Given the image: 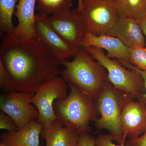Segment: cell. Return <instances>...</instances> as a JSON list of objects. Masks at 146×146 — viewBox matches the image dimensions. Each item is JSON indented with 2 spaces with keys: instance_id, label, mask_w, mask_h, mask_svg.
I'll return each instance as SVG.
<instances>
[{
  "instance_id": "6da1fadb",
  "label": "cell",
  "mask_w": 146,
  "mask_h": 146,
  "mask_svg": "<svg viewBox=\"0 0 146 146\" xmlns=\"http://www.w3.org/2000/svg\"><path fill=\"white\" fill-rule=\"evenodd\" d=\"M1 39L0 61L16 91L35 93L43 84L61 75L60 60L38 37L21 39L7 33Z\"/></svg>"
},
{
  "instance_id": "7a4b0ae2",
  "label": "cell",
  "mask_w": 146,
  "mask_h": 146,
  "mask_svg": "<svg viewBox=\"0 0 146 146\" xmlns=\"http://www.w3.org/2000/svg\"><path fill=\"white\" fill-rule=\"evenodd\" d=\"M60 61L65 67L61 75L67 83L93 98H96L109 82L104 67L82 47L72 61Z\"/></svg>"
},
{
  "instance_id": "3957f363",
  "label": "cell",
  "mask_w": 146,
  "mask_h": 146,
  "mask_svg": "<svg viewBox=\"0 0 146 146\" xmlns=\"http://www.w3.org/2000/svg\"><path fill=\"white\" fill-rule=\"evenodd\" d=\"M70 92L65 99L56 100L54 109L63 126L76 129L80 135L89 134L90 123L99 115L95 100L77 87L68 83Z\"/></svg>"
},
{
  "instance_id": "277c9868",
  "label": "cell",
  "mask_w": 146,
  "mask_h": 146,
  "mask_svg": "<svg viewBox=\"0 0 146 146\" xmlns=\"http://www.w3.org/2000/svg\"><path fill=\"white\" fill-rule=\"evenodd\" d=\"M135 98L125 91L115 89L110 82L94 99L100 115L95 121L98 131H109L114 141L120 145L126 139V133H123L121 125L122 112L128 103Z\"/></svg>"
},
{
  "instance_id": "5b68a950",
  "label": "cell",
  "mask_w": 146,
  "mask_h": 146,
  "mask_svg": "<svg viewBox=\"0 0 146 146\" xmlns=\"http://www.w3.org/2000/svg\"><path fill=\"white\" fill-rule=\"evenodd\" d=\"M82 48L104 67L108 80L115 89L127 92L138 99L145 93L143 79L138 71L126 69L118 60L108 57L102 49L94 46Z\"/></svg>"
},
{
  "instance_id": "8992f818",
  "label": "cell",
  "mask_w": 146,
  "mask_h": 146,
  "mask_svg": "<svg viewBox=\"0 0 146 146\" xmlns=\"http://www.w3.org/2000/svg\"><path fill=\"white\" fill-rule=\"evenodd\" d=\"M80 13L86 33L106 34L119 17L115 0H82Z\"/></svg>"
},
{
  "instance_id": "52a82bcc",
  "label": "cell",
  "mask_w": 146,
  "mask_h": 146,
  "mask_svg": "<svg viewBox=\"0 0 146 146\" xmlns=\"http://www.w3.org/2000/svg\"><path fill=\"white\" fill-rule=\"evenodd\" d=\"M67 81L63 77H56L40 86L32 98V103L38 111L36 121L46 127L58 119L54 109L56 100L65 99L68 96Z\"/></svg>"
},
{
  "instance_id": "ba28073f",
  "label": "cell",
  "mask_w": 146,
  "mask_h": 146,
  "mask_svg": "<svg viewBox=\"0 0 146 146\" xmlns=\"http://www.w3.org/2000/svg\"><path fill=\"white\" fill-rule=\"evenodd\" d=\"M35 93L16 91L0 96L2 112L13 120L18 129L38 117V110L31 102Z\"/></svg>"
},
{
  "instance_id": "9c48e42d",
  "label": "cell",
  "mask_w": 146,
  "mask_h": 146,
  "mask_svg": "<svg viewBox=\"0 0 146 146\" xmlns=\"http://www.w3.org/2000/svg\"><path fill=\"white\" fill-rule=\"evenodd\" d=\"M48 20L52 28L63 40L73 46L80 47V43L86 32L78 9L60 11L49 17Z\"/></svg>"
},
{
  "instance_id": "30bf717a",
  "label": "cell",
  "mask_w": 146,
  "mask_h": 146,
  "mask_svg": "<svg viewBox=\"0 0 146 146\" xmlns=\"http://www.w3.org/2000/svg\"><path fill=\"white\" fill-rule=\"evenodd\" d=\"M48 16L35 15L37 37L60 61L74 57L80 47L69 44L54 31L49 23Z\"/></svg>"
},
{
  "instance_id": "8fae6325",
  "label": "cell",
  "mask_w": 146,
  "mask_h": 146,
  "mask_svg": "<svg viewBox=\"0 0 146 146\" xmlns=\"http://www.w3.org/2000/svg\"><path fill=\"white\" fill-rule=\"evenodd\" d=\"M121 125L127 138H138L146 131V104L138 100L126 105L122 112Z\"/></svg>"
},
{
  "instance_id": "7c38bea8",
  "label": "cell",
  "mask_w": 146,
  "mask_h": 146,
  "mask_svg": "<svg viewBox=\"0 0 146 146\" xmlns=\"http://www.w3.org/2000/svg\"><path fill=\"white\" fill-rule=\"evenodd\" d=\"M80 46H94L105 50L107 52L106 55L108 57L129 63L130 48L115 36L107 34L96 35L86 33L82 40Z\"/></svg>"
},
{
  "instance_id": "4fadbf2b",
  "label": "cell",
  "mask_w": 146,
  "mask_h": 146,
  "mask_svg": "<svg viewBox=\"0 0 146 146\" xmlns=\"http://www.w3.org/2000/svg\"><path fill=\"white\" fill-rule=\"evenodd\" d=\"M106 34L118 38L130 49L145 45L143 33L133 18L119 16Z\"/></svg>"
},
{
  "instance_id": "5bb4252c",
  "label": "cell",
  "mask_w": 146,
  "mask_h": 146,
  "mask_svg": "<svg viewBox=\"0 0 146 146\" xmlns=\"http://www.w3.org/2000/svg\"><path fill=\"white\" fill-rule=\"evenodd\" d=\"M36 0H18L14 13L18 20L13 34L21 39H32L37 37L35 29Z\"/></svg>"
},
{
  "instance_id": "9a60e30c",
  "label": "cell",
  "mask_w": 146,
  "mask_h": 146,
  "mask_svg": "<svg viewBox=\"0 0 146 146\" xmlns=\"http://www.w3.org/2000/svg\"><path fill=\"white\" fill-rule=\"evenodd\" d=\"M41 135L46 146H77L80 137L76 129L63 126L58 119L42 127Z\"/></svg>"
},
{
  "instance_id": "2e32d148",
  "label": "cell",
  "mask_w": 146,
  "mask_h": 146,
  "mask_svg": "<svg viewBox=\"0 0 146 146\" xmlns=\"http://www.w3.org/2000/svg\"><path fill=\"white\" fill-rule=\"evenodd\" d=\"M42 126L36 119L14 132H6L1 136L4 146H40L39 136Z\"/></svg>"
},
{
  "instance_id": "e0dca14e",
  "label": "cell",
  "mask_w": 146,
  "mask_h": 146,
  "mask_svg": "<svg viewBox=\"0 0 146 146\" xmlns=\"http://www.w3.org/2000/svg\"><path fill=\"white\" fill-rule=\"evenodd\" d=\"M119 16L138 20L146 15V0H115Z\"/></svg>"
},
{
  "instance_id": "ac0fdd59",
  "label": "cell",
  "mask_w": 146,
  "mask_h": 146,
  "mask_svg": "<svg viewBox=\"0 0 146 146\" xmlns=\"http://www.w3.org/2000/svg\"><path fill=\"white\" fill-rule=\"evenodd\" d=\"M18 0H0V31L1 35L13 33L15 27L12 17Z\"/></svg>"
},
{
  "instance_id": "d6986e66",
  "label": "cell",
  "mask_w": 146,
  "mask_h": 146,
  "mask_svg": "<svg viewBox=\"0 0 146 146\" xmlns=\"http://www.w3.org/2000/svg\"><path fill=\"white\" fill-rule=\"evenodd\" d=\"M72 0H37L36 9L39 13L48 16L70 9Z\"/></svg>"
},
{
  "instance_id": "ffe728a7",
  "label": "cell",
  "mask_w": 146,
  "mask_h": 146,
  "mask_svg": "<svg viewBox=\"0 0 146 146\" xmlns=\"http://www.w3.org/2000/svg\"><path fill=\"white\" fill-rule=\"evenodd\" d=\"M129 63L142 70H146V48L136 47L130 49Z\"/></svg>"
},
{
  "instance_id": "44dd1931",
  "label": "cell",
  "mask_w": 146,
  "mask_h": 146,
  "mask_svg": "<svg viewBox=\"0 0 146 146\" xmlns=\"http://www.w3.org/2000/svg\"><path fill=\"white\" fill-rule=\"evenodd\" d=\"M0 87L3 91L5 92V94H10L16 91L12 79L1 61Z\"/></svg>"
},
{
  "instance_id": "7402d4cb",
  "label": "cell",
  "mask_w": 146,
  "mask_h": 146,
  "mask_svg": "<svg viewBox=\"0 0 146 146\" xmlns=\"http://www.w3.org/2000/svg\"><path fill=\"white\" fill-rule=\"evenodd\" d=\"M0 129H5L11 132H14L18 129L13 120L3 112L0 113Z\"/></svg>"
},
{
  "instance_id": "603a6c76",
  "label": "cell",
  "mask_w": 146,
  "mask_h": 146,
  "mask_svg": "<svg viewBox=\"0 0 146 146\" xmlns=\"http://www.w3.org/2000/svg\"><path fill=\"white\" fill-rule=\"evenodd\" d=\"M126 140L120 145H116L112 142L114 139L111 134H100L95 138V146H125Z\"/></svg>"
},
{
  "instance_id": "cb8c5ba5",
  "label": "cell",
  "mask_w": 146,
  "mask_h": 146,
  "mask_svg": "<svg viewBox=\"0 0 146 146\" xmlns=\"http://www.w3.org/2000/svg\"><path fill=\"white\" fill-rule=\"evenodd\" d=\"M120 63L124 67L129 68V69H134L140 73L142 78L143 79L145 87V92L143 94L140 96V97L138 98V100L145 103L146 104V70H140L135 65H132L131 63H129V62L120 61Z\"/></svg>"
},
{
  "instance_id": "d4e9b609",
  "label": "cell",
  "mask_w": 146,
  "mask_h": 146,
  "mask_svg": "<svg viewBox=\"0 0 146 146\" xmlns=\"http://www.w3.org/2000/svg\"><path fill=\"white\" fill-rule=\"evenodd\" d=\"M125 146H146V131L138 138L126 140Z\"/></svg>"
},
{
  "instance_id": "484cf974",
  "label": "cell",
  "mask_w": 146,
  "mask_h": 146,
  "mask_svg": "<svg viewBox=\"0 0 146 146\" xmlns=\"http://www.w3.org/2000/svg\"><path fill=\"white\" fill-rule=\"evenodd\" d=\"M77 146H95V138L89 134L80 135Z\"/></svg>"
},
{
  "instance_id": "4316f807",
  "label": "cell",
  "mask_w": 146,
  "mask_h": 146,
  "mask_svg": "<svg viewBox=\"0 0 146 146\" xmlns=\"http://www.w3.org/2000/svg\"><path fill=\"white\" fill-rule=\"evenodd\" d=\"M137 21L141 30L146 37V15L137 20Z\"/></svg>"
},
{
  "instance_id": "83f0119b",
  "label": "cell",
  "mask_w": 146,
  "mask_h": 146,
  "mask_svg": "<svg viewBox=\"0 0 146 146\" xmlns=\"http://www.w3.org/2000/svg\"><path fill=\"white\" fill-rule=\"evenodd\" d=\"M78 1V5L77 8L78 9L79 11H80L82 8V0H77Z\"/></svg>"
},
{
  "instance_id": "f1b7e54d",
  "label": "cell",
  "mask_w": 146,
  "mask_h": 146,
  "mask_svg": "<svg viewBox=\"0 0 146 146\" xmlns=\"http://www.w3.org/2000/svg\"><path fill=\"white\" fill-rule=\"evenodd\" d=\"M3 146V145H2V144H1V146Z\"/></svg>"
}]
</instances>
